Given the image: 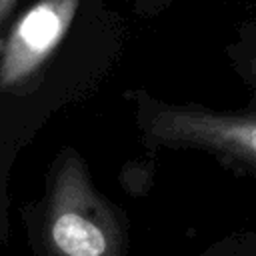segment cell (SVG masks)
<instances>
[{"label": "cell", "mask_w": 256, "mask_h": 256, "mask_svg": "<svg viewBox=\"0 0 256 256\" xmlns=\"http://www.w3.org/2000/svg\"><path fill=\"white\" fill-rule=\"evenodd\" d=\"M102 0H40L12 28L0 52V92H24L60 50L82 18Z\"/></svg>", "instance_id": "obj_1"}, {"label": "cell", "mask_w": 256, "mask_h": 256, "mask_svg": "<svg viewBox=\"0 0 256 256\" xmlns=\"http://www.w3.org/2000/svg\"><path fill=\"white\" fill-rule=\"evenodd\" d=\"M176 0H132L134 4V10L138 14H144V16H152V14H158L162 10H166L168 6H172Z\"/></svg>", "instance_id": "obj_3"}, {"label": "cell", "mask_w": 256, "mask_h": 256, "mask_svg": "<svg viewBox=\"0 0 256 256\" xmlns=\"http://www.w3.org/2000/svg\"><path fill=\"white\" fill-rule=\"evenodd\" d=\"M44 244L56 256H108L110 234L74 162L62 164L44 210Z\"/></svg>", "instance_id": "obj_2"}, {"label": "cell", "mask_w": 256, "mask_h": 256, "mask_svg": "<svg viewBox=\"0 0 256 256\" xmlns=\"http://www.w3.org/2000/svg\"><path fill=\"white\" fill-rule=\"evenodd\" d=\"M14 6H16V0H0V30H2L6 18L10 16V12L14 10Z\"/></svg>", "instance_id": "obj_4"}, {"label": "cell", "mask_w": 256, "mask_h": 256, "mask_svg": "<svg viewBox=\"0 0 256 256\" xmlns=\"http://www.w3.org/2000/svg\"><path fill=\"white\" fill-rule=\"evenodd\" d=\"M244 138H246V142H248V144H250V148H252V150H254V152H256V126H254V128H252V130H248V132H246V136H244Z\"/></svg>", "instance_id": "obj_5"}]
</instances>
